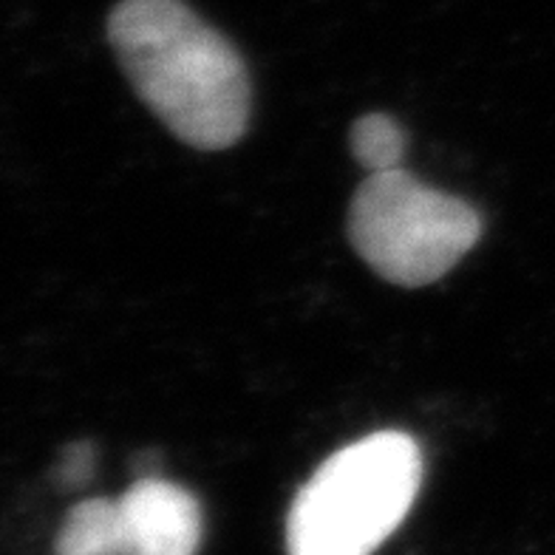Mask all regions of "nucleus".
I'll return each mask as SVG.
<instances>
[{
  "instance_id": "0eeeda50",
  "label": "nucleus",
  "mask_w": 555,
  "mask_h": 555,
  "mask_svg": "<svg viewBox=\"0 0 555 555\" xmlns=\"http://www.w3.org/2000/svg\"><path fill=\"white\" fill-rule=\"evenodd\" d=\"M94 476V446L91 442H77V446L63 451V460L57 465V479L66 488H80Z\"/></svg>"
},
{
  "instance_id": "20e7f679",
  "label": "nucleus",
  "mask_w": 555,
  "mask_h": 555,
  "mask_svg": "<svg viewBox=\"0 0 555 555\" xmlns=\"http://www.w3.org/2000/svg\"><path fill=\"white\" fill-rule=\"evenodd\" d=\"M122 555H196L202 547V507L191 490L142 476L117 499Z\"/></svg>"
},
{
  "instance_id": "f257e3e1",
  "label": "nucleus",
  "mask_w": 555,
  "mask_h": 555,
  "mask_svg": "<svg viewBox=\"0 0 555 555\" xmlns=\"http://www.w3.org/2000/svg\"><path fill=\"white\" fill-rule=\"evenodd\" d=\"M108 40L139 100L184 145L224 151L244 137L247 66L184 0H119Z\"/></svg>"
},
{
  "instance_id": "7ed1b4c3",
  "label": "nucleus",
  "mask_w": 555,
  "mask_h": 555,
  "mask_svg": "<svg viewBox=\"0 0 555 555\" xmlns=\"http://www.w3.org/2000/svg\"><path fill=\"white\" fill-rule=\"evenodd\" d=\"M349 242L388 284L428 286L482 238L479 212L395 168L369 173L349 205Z\"/></svg>"
},
{
  "instance_id": "39448f33",
  "label": "nucleus",
  "mask_w": 555,
  "mask_h": 555,
  "mask_svg": "<svg viewBox=\"0 0 555 555\" xmlns=\"http://www.w3.org/2000/svg\"><path fill=\"white\" fill-rule=\"evenodd\" d=\"M54 555H122L117 499L74 504L54 541Z\"/></svg>"
},
{
  "instance_id": "f03ea898",
  "label": "nucleus",
  "mask_w": 555,
  "mask_h": 555,
  "mask_svg": "<svg viewBox=\"0 0 555 555\" xmlns=\"http://www.w3.org/2000/svg\"><path fill=\"white\" fill-rule=\"evenodd\" d=\"M411 434L377 431L321 462L286 516L289 555H372L405 521L423 488Z\"/></svg>"
},
{
  "instance_id": "423d86ee",
  "label": "nucleus",
  "mask_w": 555,
  "mask_h": 555,
  "mask_svg": "<svg viewBox=\"0 0 555 555\" xmlns=\"http://www.w3.org/2000/svg\"><path fill=\"white\" fill-rule=\"evenodd\" d=\"M351 156L358 159L365 173H383V170L402 168V156L409 137L402 125L388 114H365L351 125L349 133Z\"/></svg>"
}]
</instances>
